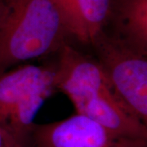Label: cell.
<instances>
[{
  "mask_svg": "<svg viewBox=\"0 0 147 147\" xmlns=\"http://www.w3.org/2000/svg\"><path fill=\"white\" fill-rule=\"evenodd\" d=\"M56 87L76 114L119 135L146 139L147 125L123 101L94 57L66 42L56 54Z\"/></svg>",
  "mask_w": 147,
  "mask_h": 147,
  "instance_id": "1",
  "label": "cell"
},
{
  "mask_svg": "<svg viewBox=\"0 0 147 147\" xmlns=\"http://www.w3.org/2000/svg\"><path fill=\"white\" fill-rule=\"evenodd\" d=\"M69 39L56 0H1L0 74L55 56Z\"/></svg>",
  "mask_w": 147,
  "mask_h": 147,
  "instance_id": "2",
  "label": "cell"
},
{
  "mask_svg": "<svg viewBox=\"0 0 147 147\" xmlns=\"http://www.w3.org/2000/svg\"><path fill=\"white\" fill-rule=\"evenodd\" d=\"M55 75V61L21 64L0 74V125L25 145L38 112L57 92Z\"/></svg>",
  "mask_w": 147,
  "mask_h": 147,
  "instance_id": "3",
  "label": "cell"
},
{
  "mask_svg": "<svg viewBox=\"0 0 147 147\" xmlns=\"http://www.w3.org/2000/svg\"><path fill=\"white\" fill-rule=\"evenodd\" d=\"M90 47L119 97L147 125V56L136 52L105 30Z\"/></svg>",
  "mask_w": 147,
  "mask_h": 147,
  "instance_id": "4",
  "label": "cell"
},
{
  "mask_svg": "<svg viewBox=\"0 0 147 147\" xmlns=\"http://www.w3.org/2000/svg\"><path fill=\"white\" fill-rule=\"evenodd\" d=\"M35 147H147L146 139L123 137L79 114L63 120L34 123Z\"/></svg>",
  "mask_w": 147,
  "mask_h": 147,
  "instance_id": "5",
  "label": "cell"
},
{
  "mask_svg": "<svg viewBox=\"0 0 147 147\" xmlns=\"http://www.w3.org/2000/svg\"><path fill=\"white\" fill-rule=\"evenodd\" d=\"M104 30L147 56V0H110Z\"/></svg>",
  "mask_w": 147,
  "mask_h": 147,
  "instance_id": "6",
  "label": "cell"
},
{
  "mask_svg": "<svg viewBox=\"0 0 147 147\" xmlns=\"http://www.w3.org/2000/svg\"><path fill=\"white\" fill-rule=\"evenodd\" d=\"M69 38L83 45L90 44L104 30L110 0H56Z\"/></svg>",
  "mask_w": 147,
  "mask_h": 147,
  "instance_id": "7",
  "label": "cell"
},
{
  "mask_svg": "<svg viewBox=\"0 0 147 147\" xmlns=\"http://www.w3.org/2000/svg\"><path fill=\"white\" fill-rule=\"evenodd\" d=\"M0 147H27L12 133L0 125Z\"/></svg>",
  "mask_w": 147,
  "mask_h": 147,
  "instance_id": "8",
  "label": "cell"
},
{
  "mask_svg": "<svg viewBox=\"0 0 147 147\" xmlns=\"http://www.w3.org/2000/svg\"><path fill=\"white\" fill-rule=\"evenodd\" d=\"M0 11H1V0H0Z\"/></svg>",
  "mask_w": 147,
  "mask_h": 147,
  "instance_id": "9",
  "label": "cell"
}]
</instances>
